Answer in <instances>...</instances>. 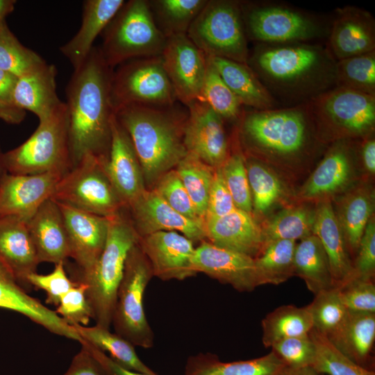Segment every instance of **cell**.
Instances as JSON below:
<instances>
[{"label": "cell", "instance_id": "44dd1931", "mask_svg": "<svg viewBox=\"0 0 375 375\" xmlns=\"http://www.w3.org/2000/svg\"><path fill=\"white\" fill-rule=\"evenodd\" d=\"M139 246L147 258L153 276L162 281L194 276L193 242L176 231H158L140 238Z\"/></svg>", "mask_w": 375, "mask_h": 375}, {"label": "cell", "instance_id": "3957f363", "mask_svg": "<svg viewBox=\"0 0 375 375\" xmlns=\"http://www.w3.org/2000/svg\"><path fill=\"white\" fill-rule=\"evenodd\" d=\"M169 107L131 105L114 114L127 132L146 185H156L187 154L183 130L187 116Z\"/></svg>", "mask_w": 375, "mask_h": 375}, {"label": "cell", "instance_id": "e7e4bbea", "mask_svg": "<svg viewBox=\"0 0 375 375\" xmlns=\"http://www.w3.org/2000/svg\"><path fill=\"white\" fill-rule=\"evenodd\" d=\"M16 3L15 0H0V25L6 22V17L14 10Z\"/></svg>", "mask_w": 375, "mask_h": 375}, {"label": "cell", "instance_id": "6f0895ef", "mask_svg": "<svg viewBox=\"0 0 375 375\" xmlns=\"http://www.w3.org/2000/svg\"><path fill=\"white\" fill-rule=\"evenodd\" d=\"M73 358L64 375H108L103 367L90 351L86 342Z\"/></svg>", "mask_w": 375, "mask_h": 375}, {"label": "cell", "instance_id": "5b68a950", "mask_svg": "<svg viewBox=\"0 0 375 375\" xmlns=\"http://www.w3.org/2000/svg\"><path fill=\"white\" fill-rule=\"evenodd\" d=\"M104 248L91 272L79 283L87 285L86 297L96 325L110 329L117 292L129 251L139 242L131 219L122 210L108 217Z\"/></svg>", "mask_w": 375, "mask_h": 375}, {"label": "cell", "instance_id": "e0dca14e", "mask_svg": "<svg viewBox=\"0 0 375 375\" xmlns=\"http://www.w3.org/2000/svg\"><path fill=\"white\" fill-rule=\"evenodd\" d=\"M63 174H12L0 178V217H15L27 222L48 199Z\"/></svg>", "mask_w": 375, "mask_h": 375}, {"label": "cell", "instance_id": "d6986e66", "mask_svg": "<svg viewBox=\"0 0 375 375\" xmlns=\"http://www.w3.org/2000/svg\"><path fill=\"white\" fill-rule=\"evenodd\" d=\"M111 139L104 161L106 174L125 208L146 190L142 169L131 141L115 114L110 121Z\"/></svg>", "mask_w": 375, "mask_h": 375}, {"label": "cell", "instance_id": "680465c9", "mask_svg": "<svg viewBox=\"0 0 375 375\" xmlns=\"http://www.w3.org/2000/svg\"><path fill=\"white\" fill-rule=\"evenodd\" d=\"M87 344L92 353L101 364L108 375H147L127 369L120 366L108 356L106 353L100 351L88 342H87Z\"/></svg>", "mask_w": 375, "mask_h": 375}, {"label": "cell", "instance_id": "ee69618b", "mask_svg": "<svg viewBox=\"0 0 375 375\" xmlns=\"http://www.w3.org/2000/svg\"><path fill=\"white\" fill-rule=\"evenodd\" d=\"M307 307L312 317L313 328L326 338L342 326L349 314L338 288L317 293Z\"/></svg>", "mask_w": 375, "mask_h": 375}, {"label": "cell", "instance_id": "db71d44e", "mask_svg": "<svg viewBox=\"0 0 375 375\" xmlns=\"http://www.w3.org/2000/svg\"><path fill=\"white\" fill-rule=\"evenodd\" d=\"M64 267L65 263L59 262L55 264L53 270L48 274H39L35 272L28 277V282L31 286L46 292V303L58 306L61 298L78 285V282L68 278Z\"/></svg>", "mask_w": 375, "mask_h": 375}, {"label": "cell", "instance_id": "836d02e7", "mask_svg": "<svg viewBox=\"0 0 375 375\" xmlns=\"http://www.w3.org/2000/svg\"><path fill=\"white\" fill-rule=\"evenodd\" d=\"M294 267V275L302 278L315 295L335 288L327 255L315 235L296 244Z\"/></svg>", "mask_w": 375, "mask_h": 375}, {"label": "cell", "instance_id": "83f0119b", "mask_svg": "<svg viewBox=\"0 0 375 375\" xmlns=\"http://www.w3.org/2000/svg\"><path fill=\"white\" fill-rule=\"evenodd\" d=\"M313 234L319 240L327 255L335 288L355 277L353 262L340 224L328 199L322 200L315 210Z\"/></svg>", "mask_w": 375, "mask_h": 375}, {"label": "cell", "instance_id": "6125c7cd", "mask_svg": "<svg viewBox=\"0 0 375 375\" xmlns=\"http://www.w3.org/2000/svg\"><path fill=\"white\" fill-rule=\"evenodd\" d=\"M361 156L365 169L372 174L375 172V140L368 138L365 140L361 149Z\"/></svg>", "mask_w": 375, "mask_h": 375}, {"label": "cell", "instance_id": "11a10c76", "mask_svg": "<svg viewBox=\"0 0 375 375\" xmlns=\"http://www.w3.org/2000/svg\"><path fill=\"white\" fill-rule=\"evenodd\" d=\"M353 262L355 277L373 281L375 274V224L369 220L360 241Z\"/></svg>", "mask_w": 375, "mask_h": 375}, {"label": "cell", "instance_id": "bcb514c9", "mask_svg": "<svg viewBox=\"0 0 375 375\" xmlns=\"http://www.w3.org/2000/svg\"><path fill=\"white\" fill-rule=\"evenodd\" d=\"M45 63L37 53L21 44L6 22L0 25V69L19 77Z\"/></svg>", "mask_w": 375, "mask_h": 375}, {"label": "cell", "instance_id": "f1b7e54d", "mask_svg": "<svg viewBox=\"0 0 375 375\" xmlns=\"http://www.w3.org/2000/svg\"><path fill=\"white\" fill-rule=\"evenodd\" d=\"M56 67L46 62L18 77L12 94V104L33 112L39 122L49 118L63 103L56 94Z\"/></svg>", "mask_w": 375, "mask_h": 375}, {"label": "cell", "instance_id": "30bf717a", "mask_svg": "<svg viewBox=\"0 0 375 375\" xmlns=\"http://www.w3.org/2000/svg\"><path fill=\"white\" fill-rule=\"evenodd\" d=\"M106 159L84 156L62 176L51 199L106 217L119 213L125 207L106 174Z\"/></svg>", "mask_w": 375, "mask_h": 375}, {"label": "cell", "instance_id": "91938a15", "mask_svg": "<svg viewBox=\"0 0 375 375\" xmlns=\"http://www.w3.org/2000/svg\"><path fill=\"white\" fill-rule=\"evenodd\" d=\"M18 77L0 69V101L12 104V94ZM13 105V104H12Z\"/></svg>", "mask_w": 375, "mask_h": 375}, {"label": "cell", "instance_id": "484cf974", "mask_svg": "<svg viewBox=\"0 0 375 375\" xmlns=\"http://www.w3.org/2000/svg\"><path fill=\"white\" fill-rule=\"evenodd\" d=\"M27 225L40 263H65L70 258L65 221L55 201H46L27 222Z\"/></svg>", "mask_w": 375, "mask_h": 375}, {"label": "cell", "instance_id": "be15d7a7", "mask_svg": "<svg viewBox=\"0 0 375 375\" xmlns=\"http://www.w3.org/2000/svg\"><path fill=\"white\" fill-rule=\"evenodd\" d=\"M278 375H319V374L312 366L299 368L284 366Z\"/></svg>", "mask_w": 375, "mask_h": 375}, {"label": "cell", "instance_id": "f907efd6", "mask_svg": "<svg viewBox=\"0 0 375 375\" xmlns=\"http://www.w3.org/2000/svg\"><path fill=\"white\" fill-rule=\"evenodd\" d=\"M271 348L289 367H312L315 360L316 347L309 333L281 340Z\"/></svg>", "mask_w": 375, "mask_h": 375}, {"label": "cell", "instance_id": "8d00e7d4", "mask_svg": "<svg viewBox=\"0 0 375 375\" xmlns=\"http://www.w3.org/2000/svg\"><path fill=\"white\" fill-rule=\"evenodd\" d=\"M261 326L262 344L271 347L281 340L308 334L313 323L307 306L284 305L268 313Z\"/></svg>", "mask_w": 375, "mask_h": 375}, {"label": "cell", "instance_id": "e575fe53", "mask_svg": "<svg viewBox=\"0 0 375 375\" xmlns=\"http://www.w3.org/2000/svg\"><path fill=\"white\" fill-rule=\"evenodd\" d=\"M374 192L367 187L355 189L342 199L335 214L349 248L356 253L374 206Z\"/></svg>", "mask_w": 375, "mask_h": 375}, {"label": "cell", "instance_id": "ab89813d", "mask_svg": "<svg viewBox=\"0 0 375 375\" xmlns=\"http://www.w3.org/2000/svg\"><path fill=\"white\" fill-rule=\"evenodd\" d=\"M206 2V0H156L149 1V4L156 25L167 38L186 34Z\"/></svg>", "mask_w": 375, "mask_h": 375}, {"label": "cell", "instance_id": "d590c367", "mask_svg": "<svg viewBox=\"0 0 375 375\" xmlns=\"http://www.w3.org/2000/svg\"><path fill=\"white\" fill-rule=\"evenodd\" d=\"M83 340L104 353L120 366L147 375H158L138 357L135 346L117 333H111L97 325L88 327L79 324L70 325Z\"/></svg>", "mask_w": 375, "mask_h": 375}, {"label": "cell", "instance_id": "b9f144b4", "mask_svg": "<svg viewBox=\"0 0 375 375\" xmlns=\"http://www.w3.org/2000/svg\"><path fill=\"white\" fill-rule=\"evenodd\" d=\"M252 198L253 210L258 215L267 214L283 197V185L269 168L258 161L246 163Z\"/></svg>", "mask_w": 375, "mask_h": 375}, {"label": "cell", "instance_id": "2e32d148", "mask_svg": "<svg viewBox=\"0 0 375 375\" xmlns=\"http://www.w3.org/2000/svg\"><path fill=\"white\" fill-rule=\"evenodd\" d=\"M56 203L65 221L70 258L75 261L79 270L78 277L75 281L78 282L91 272L104 248L109 219Z\"/></svg>", "mask_w": 375, "mask_h": 375}, {"label": "cell", "instance_id": "c3c4849f", "mask_svg": "<svg viewBox=\"0 0 375 375\" xmlns=\"http://www.w3.org/2000/svg\"><path fill=\"white\" fill-rule=\"evenodd\" d=\"M220 168L236 208L251 214L252 198L244 157L240 153L230 156Z\"/></svg>", "mask_w": 375, "mask_h": 375}, {"label": "cell", "instance_id": "4316f807", "mask_svg": "<svg viewBox=\"0 0 375 375\" xmlns=\"http://www.w3.org/2000/svg\"><path fill=\"white\" fill-rule=\"evenodd\" d=\"M353 176L352 151L347 140L331 147L307 181L299 197L304 199H324L344 190Z\"/></svg>", "mask_w": 375, "mask_h": 375}, {"label": "cell", "instance_id": "7a4b0ae2", "mask_svg": "<svg viewBox=\"0 0 375 375\" xmlns=\"http://www.w3.org/2000/svg\"><path fill=\"white\" fill-rule=\"evenodd\" d=\"M247 65L272 97L301 103L336 87V61L320 45L260 44Z\"/></svg>", "mask_w": 375, "mask_h": 375}, {"label": "cell", "instance_id": "1f68e13d", "mask_svg": "<svg viewBox=\"0 0 375 375\" xmlns=\"http://www.w3.org/2000/svg\"><path fill=\"white\" fill-rule=\"evenodd\" d=\"M208 58L242 105L258 110L274 108V97L247 64L218 57Z\"/></svg>", "mask_w": 375, "mask_h": 375}, {"label": "cell", "instance_id": "816d5d0a", "mask_svg": "<svg viewBox=\"0 0 375 375\" xmlns=\"http://www.w3.org/2000/svg\"><path fill=\"white\" fill-rule=\"evenodd\" d=\"M338 288L348 311L375 313V285L373 281L354 277Z\"/></svg>", "mask_w": 375, "mask_h": 375}, {"label": "cell", "instance_id": "277c9868", "mask_svg": "<svg viewBox=\"0 0 375 375\" xmlns=\"http://www.w3.org/2000/svg\"><path fill=\"white\" fill-rule=\"evenodd\" d=\"M241 135L253 152L280 160L310 150L315 123L307 101L281 109L251 110L241 115Z\"/></svg>", "mask_w": 375, "mask_h": 375}, {"label": "cell", "instance_id": "7402d4cb", "mask_svg": "<svg viewBox=\"0 0 375 375\" xmlns=\"http://www.w3.org/2000/svg\"><path fill=\"white\" fill-rule=\"evenodd\" d=\"M326 49L337 62L375 51V20L368 11L355 6L336 10Z\"/></svg>", "mask_w": 375, "mask_h": 375}, {"label": "cell", "instance_id": "7bdbcfd3", "mask_svg": "<svg viewBox=\"0 0 375 375\" xmlns=\"http://www.w3.org/2000/svg\"><path fill=\"white\" fill-rule=\"evenodd\" d=\"M336 86L375 97V51L336 62Z\"/></svg>", "mask_w": 375, "mask_h": 375}, {"label": "cell", "instance_id": "6da1fadb", "mask_svg": "<svg viewBox=\"0 0 375 375\" xmlns=\"http://www.w3.org/2000/svg\"><path fill=\"white\" fill-rule=\"evenodd\" d=\"M112 72L95 47L82 65L74 70L65 103L72 167L87 155L108 156L114 114L110 99Z\"/></svg>", "mask_w": 375, "mask_h": 375}, {"label": "cell", "instance_id": "ba28073f", "mask_svg": "<svg viewBox=\"0 0 375 375\" xmlns=\"http://www.w3.org/2000/svg\"><path fill=\"white\" fill-rule=\"evenodd\" d=\"M186 35L206 56L247 64L249 53L240 1H207Z\"/></svg>", "mask_w": 375, "mask_h": 375}, {"label": "cell", "instance_id": "d4e9b609", "mask_svg": "<svg viewBox=\"0 0 375 375\" xmlns=\"http://www.w3.org/2000/svg\"><path fill=\"white\" fill-rule=\"evenodd\" d=\"M0 260L25 290L30 274L40 263L27 222L15 217H0Z\"/></svg>", "mask_w": 375, "mask_h": 375}, {"label": "cell", "instance_id": "f6af8a7d", "mask_svg": "<svg viewBox=\"0 0 375 375\" xmlns=\"http://www.w3.org/2000/svg\"><path fill=\"white\" fill-rule=\"evenodd\" d=\"M199 100L206 102L222 119H235L242 113L240 101L224 83L208 58Z\"/></svg>", "mask_w": 375, "mask_h": 375}, {"label": "cell", "instance_id": "7dc6e473", "mask_svg": "<svg viewBox=\"0 0 375 375\" xmlns=\"http://www.w3.org/2000/svg\"><path fill=\"white\" fill-rule=\"evenodd\" d=\"M309 335L316 347V357L312 367L319 374L375 375L374 370L363 367L344 356L326 337L313 328Z\"/></svg>", "mask_w": 375, "mask_h": 375}, {"label": "cell", "instance_id": "ac0fdd59", "mask_svg": "<svg viewBox=\"0 0 375 375\" xmlns=\"http://www.w3.org/2000/svg\"><path fill=\"white\" fill-rule=\"evenodd\" d=\"M127 208L140 238L158 231H176L194 242L206 240L204 222L187 218L174 210L154 189H147Z\"/></svg>", "mask_w": 375, "mask_h": 375}, {"label": "cell", "instance_id": "681fc988", "mask_svg": "<svg viewBox=\"0 0 375 375\" xmlns=\"http://www.w3.org/2000/svg\"><path fill=\"white\" fill-rule=\"evenodd\" d=\"M168 205L183 216L203 222L175 169L165 173L153 188Z\"/></svg>", "mask_w": 375, "mask_h": 375}, {"label": "cell", "instance_id": "5bb4252c", "mask_svg": "<svg viewBox=\"0 0 375 375\" xmlns=\"http://www.w3.org/2000/svg\"><path fill=\"white\" fill-rule=\"evenodd\" d=\"M160 57L176 100L186 106L199 100L207 56L186 34H178L167 37Z\"/></svg>", "mask_w": 375, "mask_h": 375}, {"label": "cell", "instance_id": "4fadbf2b", "mask_svg": "<svg viewBox=\"0 0 375 375\" xmlns=\"http://www.w3.org/2000/svg\"><path fill=\"white\" fill-rule=\"evenodd\" d=\"M241 6L247 37L261 44L306 42L324 32L315 18L294 8L242 3Z\"/></svg>", "mask_w": 375, "mask_h": 375}, {"label": "cell", "instance_id": "9c48e42d", "mask_svg": "<svg viewBox=\"0 0 375 375\" xmlns=\"http://www.w3.org/2000/svg\"><path fill=\"white\" fill-rule=\"evenodd\" d=\"M153 276L150 263L138 243L129 251L119 285L112 324L115 333L133 345L153 347L154 333L144 308V291Z\"/></svg>", "mask_w": 375, "mask_h": 375}, {"label": "cell", "instance_id": "9a60e30c", "mask_svg": "<svg viewBox=\"0 0 375 375\" xmlns=\"http://www.w3.org/2000/svg\"><path fill=\"white\" fill-rule=\"evenodd\" d=\"M187 106L183 130L187 152L214 168L221 167L228 157L223 119L204 101L197 100Z\"/></svg>", "mask_w": 375, "mask_h": 375}, {"label": "cell", "instance_id": "ffe728a7", "mask_svg": "<svg viewBox=\"0 0 375 375\" xmlns=\"http://www.w3.org/2000/svg\"><path fill=\"white\" fill-rule=\"evenodd\" d=\"M192 263L197 274L203 273L239 292H250L258 286L254 258L206 240L194 248Z\"/></svg>", "mask_w": 375, "mask_h": 375}, {"label": "cell", "instance_id": "9f6ffc18", "mask_svg": "<svg viewBox=\"0 0 375 375\" xmlns=\"http://www.w3.org/2000/svg\"><path fill=\"white\" fill-rule=\"evenodd\" d=\"M235 209L236 207L224 181L221 168H215L205 220L222 217Z\"/></svg>", "mask_w": 375, "mask_h": 375}, {"label": "cell", "instance_id": "60d3db41", "mask_svg": "<svg viewBox=\"0 0 375 375\" xmlns=\"http://www.w3.org/2000/svg\"><path fill=\"white\" fill-rule=\"evenodd\" d=\"M175 169L185 188L199 217L205 220L208 196L215 168L187 153Z\"/></svg>", "mask_w": 375, "mask_h": 375}, {"label": "cell", "instance_id": "d6a6232c", "mask_svg": "<svg viewBox=\"0 0 375 375\" xmlns=\"http://www.w3.org/2000/svg\"><path fill=\"white\" fill-rule=\"evenodd\" d=\"M284 366L272 351L258 358L234 362H222L212 353H199L188 358L185 375H278Z\"/></svg>", "mask_w": 375, "mask_h": 375}, {"label": "cell", "instance_id": "8fae6325", "mask_svg": "<svg viewBox=\"0 0 375 375\" xmlns=\"http://www.w3.org/2000/svg\"><path fill=\"white\" fill-rule=\"evenodd\" d=\"M110 99L114 113L131 105L174 106L176 98L160 56L135 58L121 64L112 72Z\"/></svg>", "mask_w": 375, "mask_h": 375}, {"label": "cell", "instance_id": "cb8c5ba5", "mask_svg": "<svg viewBox=\"0 0 375 375\" xmlns=\"http://www.w3.org/2000/svg\"><path fill=\"white\" fill-rule=\"evenodd\" d=\"M0 308L20 313L52 333L78 341L82 338L55 311L28 295L0 260Z\"/></svg>", "mask_w": 375, "mask_h": 375}, {"label": "cell", "instance_id": "f546056e", "mask_svg": "<svg viewBox=\"0 0 375 375\" xmlns=\"http://www.w3.org/2000/svg\"><path fill=\"white\" fill-rule=\"evenodd\" d=\"M125 3L124 0H87L83 3L81 27L76 35L60 47L74 70L86 60L93 43Z\"/></svg>", "mask_w": 375, "mask_h": 375}, {"label": "cell", "instance_id": "7c38bea8", "mask_svg": "<svg viewBox=\"0 0 375 375\" xmlns=\"http://www.w3.org/2000/svg\"><path fill=\"white\" fill-rule=\"evenodd\" d=\"M315 123L338 140L369 135L375 126V97L335 87L307 101Z\"/></svg>", "mask_w": 375, "mask_h": 375}, {"label": "cell", "instance_id": "8992f818", "mask_svg": "<svg viewBox=\"0 0 375 375\" xmlns=\"http://www.w3.org/2000/svg\"><path fill=\"white\" fill-rule=\"evenodd\" d=\"M103 32L99 49L112 69L132 59L160 56L167 39L144 0L125 1Z\"/></svg>", "mask_w": 375, "mask_h": 375}, {"label": "cell", "instance_id": "4dcf8cb0", "mask_svg": "<svg viewBox=\"0 0 375 375\" xmlns=\"http://www.w3.org/2000/svg\"><path fill=\"white\" fill-rule=\"evenodd\" d=\"M327 338L340 353L351 361L372 369L375 313L349 311L342 326Z\"/></svg>", "mask_w": 375, "mask_h": 375}, {"label": "cell", "instance_id": "f5cc1de1", "mask_svg": "<svg viewBox=\"0 0 375 375\" xmlns=\"http://www.w3.org/2000/svg\"><path fill=\"white\" fill-rule=\"evenodd\" d=\"M87 285H78L69 290L60 299L55 311L69 325L87 326L93 317L92 310L86 297Z\"/></svg>", "mask_w": 375, "mask_h": 375}, {"label": "cell", "instance_id": "74e56055", "mask_svg": "<svg viewBox=\"0 0 375 375\" xmlns=\"http://www.w3.org/2000/svg\"><path fill=\"white\" fill-rule=\"evenodd\" d=\"M296 241L280 240L265 244L254 258L258 286L279 285L294 276Z\"/></svg>", "mask_w": 375, "mask_h": 375}, {"label": "cell", "instance_id": "94428289", "mask_svg": "<svg viewBox=\"0 0 375 375\" xmlns=\"http://www.w3.org/2000/svg\"><path fill=\"white\" fill-rule=\"evenodd\" d=\"M26 111L12 104L0 101V119L10 124H19L24 121Z\"/></svg>", "mask_w": 375, "mask_h": 375}, {"label": "cell", "instance_id": "52a82bcc", "mask_svg": "<svg viewBox=\"0 0 375 375\" xmlns=\"http://www.w3.org/2000/svg\"><path fill=\"white\" fill-rule=\"evenodd\" d=\"M6 172L12 174L60 172L72 168L68 142V113L65 103L49 118L40 122L22 144L3 154Z\"/></svg>", "mask_w": 375, "mask_h": 375}, {"label": "cell", "instance_id": "f35d334b", "mask_svg": "<svg viewBox=\"0 0 375 375\" xmlns=\"http://www.w3.org/2000/svg\"><path fill=\"white\" fill-rule=\"evenodd\" d=\"M315 210L299 206L283 209L262 227L265 244L280 240H302L313 234Z\"/></svg>", "mask_w": 375, "mask_h": 375}, {"label": "cell", "instance_id": "03108f58", "mask_svg": "<svg viewBox=\"0 0 375 375\" xmlns=\"http://www.w3.org/2000/svg\"><path fill=\"white\" fill-rule=\"evenodd\" d=\"M4 153L1 151L0 148V178L1 176L6 172L5 164H4Z\"/></svg>", "mask_w": 375, "mask_h": 375}, {"label": "cell", "instance_id": "603a6c76", "mask_svg": "<svg viewBox=\"0 0 375 375\" xmlns=\"http://www.w3.org/2000/svg\"><path fill=\"white\" fill-rule=\"evenodd\" d=\"M206 239L221 248L255 258L264 247L262 227L251 214L238 208L204 222Z\"/></svg>", "mask_w": 375, "mask_h": 375}]
</instances>
